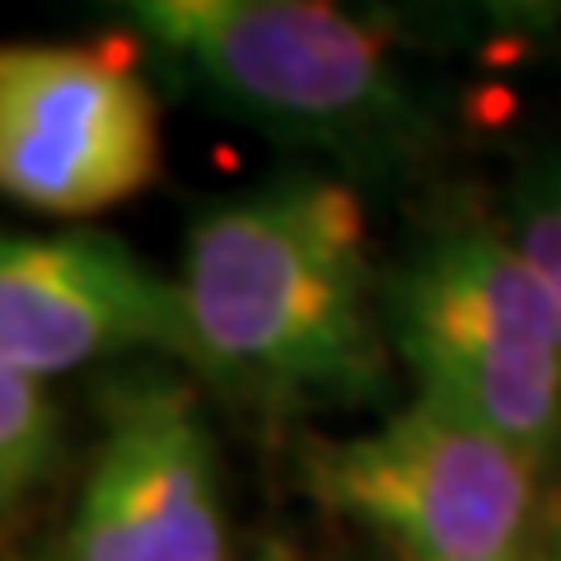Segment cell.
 <instances>
[{
  "label": "cell",
  "instance_id": "obj_5",
  "mask_svg": "<svg viewBox=\"0 0 561 561\" xmlns=\"http://www.w3.org/2000/svg\"><path fill=\"white\" fill-rule=\"evenodd\" d=\"M160 173V108L131 61L76 43L0 47V197L99 216Z\"/></svg>",
  "mask_w": 561,
  "mask_h": 561
},
{
  "label": "cell",
  "instance_id": "obj_8",
  "mask_svg": "<svg viewBox=\"0 0 561 561\" xmlns=\"http://www.w3.org/2000/svg\"><path fill=\"white\" fill-rule=\"evenodd\" d=\"M61 449V412L47 383L0 365V511L28 496Z\"/></svg>",
  "mask_w": 561,
  "mask_h": 561
},
{
  "label": "cell",
  "instance_id": "obj_2",
  "mask_svg": "<svg viewBox=\"0 0 561 561\" xmlns=\"http://www.w3.org/2000/svg\"><path fill=\"white\" fill-rule=\"evenodd\" d=\"M122 14L216 108L346 173H393L435 140L431 103L356 10L328 0H136Z\"/></svg>",
  "mask_w": 561,
  "mask_h": 561
},
{
  "label": "cell",
  "instance_id": "obj_7",
  "mask_svg": "<svg viewBox=\"0 0 561 561\" xmlns=\"http://www.w3.org/2000/svg\"><path fill=\"white\" fill-rule=\"evenodd\" d=\"M131 351H187L173 276L103 230H0V365L47 383Z\"/></svg>",
  "mask_w": 561,
  "mask_h": 561
},
{
  "label": "cell",
  "instance_id": "obj_1",
  "mask_svg": "<svg viewBox=\"0 0 561 561\" xmlns=\"http://www.w3.org/2000/svg\"><path fill=\"white\" fill-rule=\"evenodd\" d=\"M173 286L183 360L249 408H360L389 389L383 276L342 173H276L206 202Z\"/></svg>",
  "mask_w": 561,
  "mask_h": 561
},
{
  "label": "cell",
  "instance_id": "obj_6",
  "mask_svg": "<svg viewBox=\"0 0 561 561\" xmlns=\"http://www.w3.org/2000/svg\"><path fill=\"white\" fill-rule=\"evenodd\" d=\"M61 561H230L220 449L187 383L136 375L108 393Z\"/></svg>",
  "mask_w": 561,
  "mask_h": 561
},
{
  "label": "cell",
  "instance_id": "obj_9",
  "mask_svg": "<svg viewBox=\"0 0 561 561\" xmlns=\"http://www.w3.org/2000/svg\"><path fill=\"white\" fill-rule=\"evenodd\" d=\"M511 239L534 262L542 286L561 309V146L538 154L511 192Z\"/></svg>",
  "mask_w": 561,
  "mask_h": 561
},
{
  "label": "cell",
  "instance_id": "obj_10",
  "mask_svg": "<svg viewBox=\"0 0 561 561\" xmlns=\"http://www.w3.org/2000/svg\"><path fill=\"white\" fill-rule=\"evenodd\" d=\"M538 561H561V519H557V524H548V534H542Z\"/></svg>",
  "mask_w": 561,
  "mask_h": 561
},
{
  "label": "cell",
  "instance_id": "obj_3",
  "mask_svg": "<svg viewBox=\"0 0 561 561\" xmlns=\"http://www.w3.org/2000/svg\"><path fill=\"white\" fill-rule=\"evenodd\" d=\"M383 332L416 398L538 468L561 445V309L511 230L463 220L421 234L383 276Z\"/></svg>",
  "mask_w": 561,
  "mask_h": 561
},
{
  "label": "cell",
  "instance_id": "obj_4",
  "mask_svg": "<svg viewBox=\"0 0 561 561\" xmlns=\"http://www.w3.org/2000/svg\"><path fill=\"white\" fill-rule=\"evenodd\" d=\"M300 482L398 561H538V463L491 431L412 398L379 426L300 445Z\"/></svg>",
  "mask_w": 561,
  "mask_h": 561
},
{
  "label": "cell",
  "instance_id": "obj_11",
  "mask_svg": "<svg viewBox=\"0 0 561 561\" xmlns=\"http://www.w3.org/2000/svg\"><path fill=\"white\" fill-rule=\"evenodd\" d=\"M249 561H286L280 552H257V557H249Z\"/></svg>",
  "mask_w": 561,
  "mask_h": 561
}]
</instances>
